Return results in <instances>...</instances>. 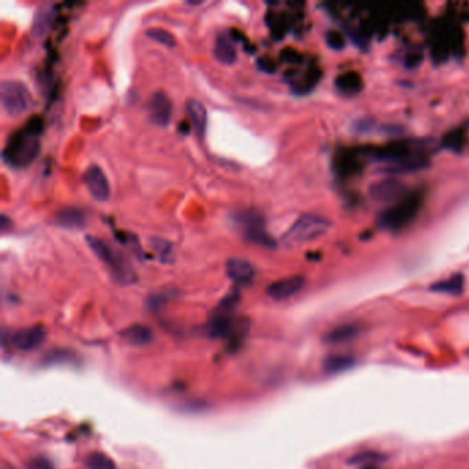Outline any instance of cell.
<instances>
[{
    "label": "cell",
    "instance_id": "obj_12",
    "mask_svg": "<svg viewBox=\"0 0 469 469\" xmlns=\"http://www.w3.org/2000/svg\"><path fill=\"white\" fill-rule=\"evenodd\" d=\"M54 224L62 227V228H81L87 223L85 212L76 206H65L55 212L54 215Z\"/></svg>",
    "mask_w": 469,
    "mask_h": 469
},
{
    "label": "cell",
    "instance_id": "obj_25",
    "mask_svg": "<svg viewBox=\"0 0 469 469\" xmlns=\"http://www.w3.org/2000/svg\"><path fill=\"white\" fill-rule=\"evenodd\" d=\"M256 66L265 73H274L275 72V63L270 56H261L256 61Z\"/></svg>",
    "mask_w": 469,
    "mask_h": 469
},
{
    "label": "cell",
    "instance_id": "obj_22",
    "mask_svg": "<svg viewBox=\"0 0 469 469\" xmlns=\"http://www.w3.org/2000/svg\"><path fill=\"white\" fill-rule=\"evenodd\" d=\"M146 36L166 45V47H173L176 40L175 37L172 36V33H169L168 30L165 29H161V28H150L146 30Z\"/></svg>",
    "mask_w": 469,
    "mask_h": 469
},
{
    "label": "cell",
    "instance_id": "obj_2",
    "mask_svg": "<svg viewBox=\"0 0 469 469\" xmlns=\"http://www.w3.org/2000/svg\"><path fill=\"white\" fill-rule=\"evenodd\" d=\"M85 241L88 246L92 249L95 256L107 267L110 275L121 285H129L135 282V271L132 265L129 264L128 259L113 250L103 239L94 237V235H87Z\"/></svg>",
    "mask_w": 469,
    "mask_h": 469
},
{
    "label": "cell",
    "instance_id": "obj_26",
    "mask_svg": "<svg viewBox=\"0 0 469 469\" xmlns=\"http://www.w3.org/2000/svg\"><path fill=\"white\" fill-rule=\"evenodd\" d=\"M28 469H54L52 463L44 457H36L28 463Z\"/></svg>",
    "mask_w": 469,
    "mask_h": 469
},
{
    "label": "cell",
    "instance_id": "obj_5",
    "mask_svg": "<svg viewBox=\"0 0 469 469\" xmlns=\"http://www.w3.org/2000/svg\"><path fill=\"white\" fill-rule=\"evenodd\" d=\"M234 221L243 227V237L253 243L265 246V248H275L276 242L274 238L265 231L264 228V217L254 212V210H245L239 212L232 216Z\"/></svg>",
    "mask_w": 469,
    "mask_h": 469
},
{
    "label": "cell",
    "instance_id": "obj_24",
    "mask_svg": "<svg viewBox=\"0 0 469 469\" xmlns=\"http://www.w3.org/2000/svg\"><path fill=\"white\" fill-rule=\"evenodd\" d=\"M381 459V454L378 452H363V454H358V455H353V458L351 459V462L353 463H363V462H369V465L371 462H375V461H380Z\"/></svg>",
    "mask_w": 469,
    "mask_h": 469
},
{
    "label": "cell",
    "instance_id": "obj_31",
    "mask_svg": "<svg viewBox=\"0 0 469 469\" xmlns=\"http://www.w3.org/2000/svg\"><path fill=\"white\" fill-rule=\"evenodd\" d=\"M360 469H378V468H375V466H373V465H366V466H363V468H360Z\"/></svg>",
    "mask_w": 469,
    "mask_h": 469
},
{
    "label": "cell",
    "instance_id": "obj_1",
    "mask_svg": "<svg viewBox=\"0 0 469 469\" xmlns=\"http://www.w3.org/2000/svg\"><path fill=\"white\" fill-rule=\"evenodd\" d=\"M44 129L41 116L33 114L22 128L12 132L3 147V161L12 168L28 166L40 151V135Z\"/></svg>",
    "mask_w": 469,
    "mask_h": 469
},
{
    "label": "cell",
    "instance_id": "obj_9",
    "mask_svg": "<svg viewBox=\"0 0 469 469\" xmlns=\"http://www.w3.org/2000/svg\"><path fill=\"white\" fill-rule=\"evenodd\" d=\"M84 183L88 188V191L91 193V195L96 199V201H106L110 195V187H109V182L106 179V175L103 173V171L100 169V166L98 165H89L83 175Z\"/></svg>",
    "mask_w": 469,
    "mask_h": 469
},
{
    "label": "cell",
    "instance_id": "obj_27",
    "mask_svg": "<svg viewBox=\"0 0 469 469\" xmlns=\"http://www.w3.org/2000/svg\"><path fill=\"white\" fill-rule=\"evenodd\" d=\"M326 43L331 48H334V50H340L344 45V40H342V37L337 32H329L326 34Z\"/></svg>",
    "mask_w": 469,
    "mask_h": 469
},
{
    "label": "cell",
    "instance_id": "obj_21",
    "mask_svg": "<svg viewBox=\"0 0 469 469\" xmlns=\"http://www.w3.org/2000/svg\"><path fill=\"white\" fill-rule=\"evenodd\" d=\"M85 463L88 469H117L114 461L103 452H91Z\"/></svg>",
    "mask_w": 469,
    "mask_h": 469
},
{
    "label": "cell",
    "instance_id": "obj_20",
    "mask_svg": "<svg viewBox=\"0 0 469 469\" xmlns=\"http://www.w3.org/2000/svg\"><path fill=\"white\" fill-rule=\"evenodd\" d=\"M358 333V327L353 325H342V326H337L333 330H330L329 333L325 334V341L327 342H341L345 340H349L352 337H355V334Z\"/></svg>",
    "mask_w": 469,
    "mask_h": 469
},
{
    "label": "cell",
    "instance_id": "obj_15",
    "mask_svg": "<svg viewBox=\"0 0 469 469\" xmlns=\"http://www.w3.org/2000/svg\"><path fill=\"white\" fill-rule=\"evenodd\" d=\"M428 166H429V161L425 160V158H417V157H413V158H399V160L391 161L382 169V172L386 176H391V175H399V173H403V172L419 171V169H424V168H428Z\"/></svg>",
    "mask_w": 469,
    "mask_h": 469
},
{
    "label": "cell",
    "instance_id": "obj_13",
    "mask_svg": "<svg viewBox=\"0 0 469 469\" xmlns=\"http://www.w3.org/2000/svg\"><path fill=\"white\" fill-rule=\"evenodd\" d=\"M226 274L232 282L238 285H248L253 279L254 270L246 260L228 259L226 263Z\"/></svg>",
    "mask_w": 469,
    "mask_h": 469
},
{
    "label": "cell",
    "instance_id": "obj_16",
    "mask_svg": "<svg viewBox=\"0 0 469 469\" xmlns=\"http://www.w3.org/2000/svg\"><path fill=\"white\" fill-rule=\"evenodd\" d=\"M186 110L197 136H204L206 131V110L204 105L195 99H188L186 102Z\"/></svg>",
    "mask_w": 469,
    "mask_h": 469
},
{
    "label": "cell",
    "instance_id": "obj_28",
    "mask_svg": "<svg viewBox=\"0 0 469 469\" xmlns=\"http://www.w3.org/2000/svg\"><path fill=\"white\" fill-rule=\"evenodd\" d=\"M228 34H230V37H231L235 43L239 41V43H243V44L246 45V37H245V34H243L241 30L232 28V29L228 30Z\"/></svg>",
    "mask_w": 469,
    "mask_h": 469
},
{
    "label": "cell",
    "instance_id": "obj_23",
    "mask_svg": "<svg viewBox=\"0 0 469 469\" xmlns=\"http://www.w3.org/2000/svg\"><path fill=\"white\" fill-rule=\"evenodd\" d=\"M352 363V360L347 356H331L326 360L325 363V369L327 371H331V373H336V371H340V370H344L347 367H349Z\"/></svg>",
    "mask_w": 469,
    "mask_h": 469
},
{
    "label": "cell",
    "instance_id": "obj_10",
    "mask_svg": "<svg viewBox=\"0 0 469 469\" xmlns=\"http://www.w3.org/2000/svg\"><path fill=\"white\" fill-rule=\"evenodd\" d=\"M304 278L301 275H292L287 278H282L278 279L272 283L268 285V287L265 289V293L276 301L281 300H286L292 296H294L296 293H298L301 290V287L304 286Z\"/></svg>",
    "mask_w": 469,
    "mask_h": 469
},
{
    "label": "cell",
    "instance_id": "obj_11",
    "mask_svg": "<svg viewBox=\"0 0 469 469\" xmlns=\"http://www.w3.org/2000/svg\"><path fill=\"white\" fill-rule=\"evenodd\" d=\"M45 338V330L43 326L36 325L12 333L11 342L19 351H33L43 344Z\"/></svg>",
    "mask_w": 469,
    "mask_h": 469
},
{
    "label": "cell",
    "instance_id": "obj_7",
    "mask_svg": "<svg viewBox=\"0 0 469 469\" xmlns=\"http://www.w3.org/2000/svg\"><path fill=\"white\" fill-rule=\"evenodd\" d=\"M418 208L417 199H410V201H403L399 202L397 205L384 210L378 216V224L384 228H391V230H397L400 228L407 220L411 219L414 212Z\"/></svg>",
    "mask_w": 469,
    "mask_h": 469
},
{
    "label": "cell",
    "instance_id": "obj_30",
    "mask_svg": "<svg viewBox=\"0 0 469 469\" xmlns=\"http://www.w3.org/2000/svg\"><path fill=\"white\" fill-rule=\"evenodd\" d=\"M8 227H11V220L6 215H1V217H0V228H1V231L7 232Z\"/></svg>",
    "mask_w": 469,
    "mask_h": 469
},
{
    "label": "cell",
    "instance_id": "obj_18",
    "mask_svg": "<svg viewBox=\"0 0 469 469\" xmlns=\"http://www.w3.org/2000/svg\"><path fill=\"white\" fill-rule=\"evenodd\" d=\"M54 18V4L45 3L41 4L34 14L32 32L34 36H43L51 26Z\"/></svg>",
    "mask_w": 469,
    "mask_h": 469
},
{
    "label": "cell",
    "instance_id": "obj_8",
    "mask_svg": "<svg viewBox=\"0 0 469 469\" xmlns=\"http://www.w3.org/2000/svg\"><path fill=\"white\" fill-rule=\"evenodd\" d=\"M147 114L153 124L158 127H166L172 114V103L169 98L161 91L154 92L147 102Z\"/></svg>",
    "mask_w": 469,
    "mask_h": 469
},
{
    "label": "cell",
    "instance_id": "obj_29",
    "mask_svg": "<svg viewBox=\"0 0 469 469\" xmlns=\"http://www.w3.org/2000/svg\"><path fill=\"white\" fill-rule=\"evenodd\" d=\"M190 128H191V122H190V121H187V120H183V121H180V122H179V125H177V129H179V132H180V133H183V135H187V133L190 132Z\"/></svg>",
    "mask_w": 469,
    "mask_h": 469
},
{
    "label": "cell",
    "instance_id": "obj_6",
    "mask_svg": "<svg viewBox=\"0 0 469 469\" xmlns=\"http://www.w3.org/2000/svg\"><path fill=\"white\" fill-rule=\"evenodd\" d=\"M406 194V186L402 180L393 176L384 177L381 180L374 182L369 187V195L375 202L391 204L402 199Z\"/></svg>",
    "mask_w": 469,
    "mask_h": 469
},
{
    "label": "cell",
    "instance_id": "obj_3",
    "mask_svg": "<svg viewBox=\"0 0 469 469\" xmlns=\"http://www.w3.org/2000/svg\"><path fill=\"white\" fill-rule=\"evenodd\" d=\"M329 219L314 213H305L301 215L282 235V242L287 246L301 245L323 235L329 230Z\"/></svg>",
    "mask_w": 469,
    "mask_h": 469
},
{
    "label": "cell",
    "instance_id": "obj_19",
    "mask_svg": "<svg viewBox=\"0 0 469 469\" xmlns=\"http://www.w3.org/2000/svg\"><path fill=\"white\" fill-rule=\"evenodd\" d=\"M430 290L437 293H447V294H459L463 289V276L461 274H454L448 279L439 281L432 283Z\"/></svg>",
    "mask_w": 469,
    "mask_h": 469
},
{
    "label": "cell",
    "instance_id": "obj_4",
    "mask_svg": "<svg viewBox=\"0 0 469 469\" xmlns=\"http://www.w3.org/2000/svg\"><path fill=\"white\" fill-rule=\"evenodd\" d=\"M0 99L4 111L17 117L30 106V94L25 84L15 80H3L0 84Z\"/></svg>",
    "mask_w": 469,
    "mask_h": 469
},
{
    "label": "cell",
    "instance_id": "obj_14",
    "mask_svg": "<svg viewBox=\"0 0 469 469\" xmlns=\"http://www.w3.org/2000/svg\"><path fill=\"white\" fill-rule=\"evenodd\" d=\"M216 59L223 65H232L237 59V50H235V41L230 37L228 33L220 32L216 36L215 40V48H213Z\"/></svg>",
    "mask_w": 469,
    "mask_h": 469
},
{
    "label": "cell",
    "instance_id": "obj_17",
    "mask_svg": "<svg viewBox=\"0 0 469 469\" xmlns=\"http://www.w3.org/2000/svg\"><path fill=\"white\" fill-rule=\"evenodd\" d=\"M121 338L129 345H146L153 340V331L144 325H132L121 331Z\"/></svg>",
    "mask_w": 469,
    "mask_h": 469
}]
</instances>
